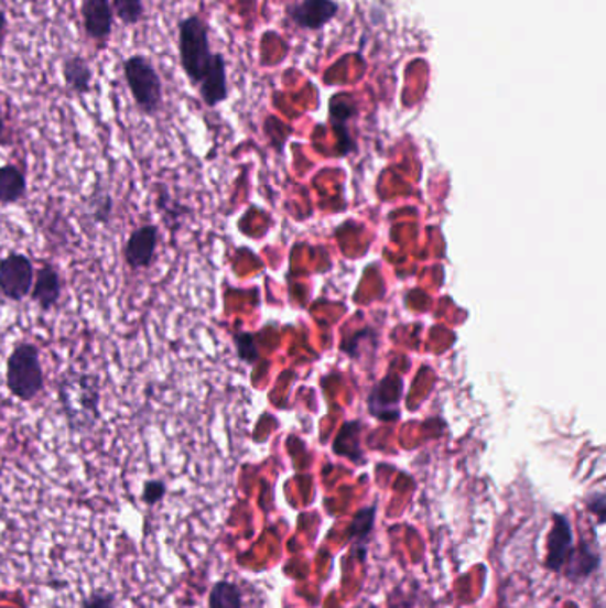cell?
Here are the masks:
<instances>
[{
    "label": "cell",
    "mask_w": 606,
    "mask_h": 608,
    "mask_svg": "<svg viewBox=\"0 0 606 608\" xmlns=\"http://www.w3.org/2000/svg\"><path fill=\"white\" fill-rule=\"evenodd\" d=\"M61 411L74 431H86L100 416V384L97 376L66 372L59 381Z\"/></svg>",
    "instance_id": "1"
},
{
    "label": "cell",
    "mask_w": 606,
    "mask_h": 608,
    "mask_svg": "<svg viewBox=\"0 0 606 608\" xmlns=\"http://www.w3.org/2000/svg\"><path fill=\"white\" fill-rule=\"evenodd\" d=\"M180 65L193 86H198L216 59L208 40V28L198 14H191L178 23Z\"/></svg>",
    "instance_id": "2"
},
{
    "label": "cell",
    "mask_w": 606,
    "mask_h": 608,
    "mask_svg": "<svg viewBox=\"0 0 606 608\" xmlns=\"http://www.w3.org/2000/svg\"><path fill=\"white\" fill-rule=\"evenodd\" d=\"M6 383L11 395L19 401L29 402L36 399L45 387L40 350L31 341H20L8 358Z\"/></svg>",
    "instance_id": "3"
},
{
    "label": "cell",
    "mask_w": 606,
    "mask_h": 608,
    "mask_svg": "<svg viewBox=\"0 0 606 608\" xmlns=\"http://www.w3.org/2000/svg\"><path fill=\"white\" fill-rule=\"evenodd\" d=\"M125 83L132 93L133 101L139 111L147 116L161 111L164 101V86L161 75L156 72L152 61L143 54H133L123 61Z\"/></svg>",
    "instance_id": "4"
},
{
    "label": "cell",
    "mask_w": 606,
    "mask_h": 608,
    "mask_svg": "<svg viewBox=\"0 0 606 608\" xmlns=\"http://www.w3.org/2000/svg\"><path fill=\"white\" fill-rule=\"evenodd\" d=\"M34 282L33 262L22 253H11L0 260V294L10 301H23Z\"/></svg>",
    "instance_id": "5"
},
{
    "label": "cell",
    "mask_w": 606,
    "mask_h": 608,
    "mask_svg": "<svg viewBox=\"0 0 606 608\" xmlns=\"http://www.w3.org/2000/svg\"><path fill=\"white\" fill-rule=\"evenodd\" d=\"M84 33L97 43L98 48H106L115 25V13L110 0H80Z\"/></svg>",
    "instance_id": "6"
},
{
    "label": "cell",
    "mask_w": 606,
    "mask_h": 608,
    "mask_svg": "<svg viewBox=\"0 0 606 608\" xmlns=\"http://www.w3.org/2000/svg\"><path fill=\"white\" fill-rule=\"evenodd\" d=\"M404 392V383L397 373H390L388 378L376 384L372 393L368 397V408L370 413L381 420L399 419V402Z\"/></svg>",
    "instance_id": "7"
},
{
    "label": "cell",
    "mask_w": 606,
    "mask_h": 608,
    "mask_svg": "<svg viewBox=\"0 0 606 608\" xmlns=\"http://www.w3.org/2000/svg\"><path fill=\"white\" fill-rule=\"evenodd\" d=\"M156 242H159L156 226H139L138 230L132 231V236L125 246V262L132 269L150 268L155 257Z\"/></svg>",
    "instance_id": "8"
},
{
    "label": "cell",
    "mask_w": 606,
    "mask_h": 608,
    "mask_svg": "<svg viewBox=\"0 0 606 608\" xmlns=\"http://www.w3.org/2000/svg\"><path fill=\"white\" fill-rule=\"evenodd\" d=\"M574 549L573 530L567 518L555 514L553 526L548 535L547 567L551 572H562Z\"/></svg>",
    "instance_id": "9"
},
{
    "label": "cell",
    "mask_w": 606,
    "mask_h": 608,
    "mask_svg": "<svg viewBox=\"0 0 606 608\" xmlns=\"http://www.w3.org/2000/svg\"><path fill=\"white\" fill-rule=\"evenodd\" d=\"M338 14L335 0H303L290 8L289 17L299 28L318 31Z\"/></svg>",
    "instance_id": "10"
},
{
    "label": "cell",
    "mask_w": 606,
    "mask_h": 608,
    "mask_svg": "<svg viewBox=\"0 0 606 608\" xmlns=\"http://www.w3.org/2000/svg\"><path fill=\"white\" fill-rule=\"evenodd\" d=\"M63 283H61L59 272L52 268L51 263H43L42 268L37 269L34 274L33 289H31V300L40 306V308H54L61 297Z\"/></svg>",
    "instance_id": "11"
},
{
    "label": "cell",
    "mask_w": 606,
    "mask_h": 608,
    "mask_svg": "<svg viewBox=\"0 0 606 608\" xmlns=\"http://www.w3.org/2000/svg\"><path fill=\"white\" fill-rule=\"evenodd\" d=\"M202 100L208 107H216L228 98V75H226V59L223 54L216 52V59L212 63L207 74L198 84Z\"/></svg>",
    "instance_id": "12"
},
{
    "label": "cell",
    "mask_w": 606,
    "mask_h": 608,
    "mask_svg": "<svg viewBox=\"0 0 606 608\" xmlns=\"http://www.w3.org/2000/svg\"><path fill=\"white\" fill-rule=\"evenodd\" d=\"M61 69H63V79H65L69 91L75 93L77 97H86L91 93L95 74H93L91 65L86 57L78 56V54L68 56L63 61Z\"/></svg>",
    "instance_id": "13"
},
{
    "label": "cell",
    "mask_w": 606,
    "mask_h": 608,
    "mask_svg": "<svg viewBox=\"0 0 606 608\" xmlns=\"http://www.w3.org/2000/svg\"><path fill=\"white\" fill-rule=\"evenodd\" d=\"M28 189V182L22 171L13 164L0 166V203L11 205L20 202Z\"/></svg>",
    "instance_id": "14"
},
{
    "label": "cell",
    "mask_w": 606,
    "mask_h": 608,
    "mask_svg": "<svg viewBox=\"0 0 606 608\" xmlns=\"http://www.w3.org/2000/svg\"><path fill=\"white\" fill-rule=\"evenodd\" d=\"M112 13L127 28H133L143 22L147 17V8L143 0H110Z\"/></svg>",
    "instance_id": "15"
},
{
    "label": "cell",
    "mask_w": 606,
    "mask_h": 608,
    "mask_svg": "<svg viewBox=\"0 0 606 608\" xmlns=\"http://www.w3.org/2000/svg\"><path fill=\"white\" fill-rule=\"evenodd\" d=\"M210 608H242V596L239 587L231 582H217L212 587L210 598H208Z\"/></svg>",
    "instance_id": "16"
},
{
    "label": "cell",
    "mask_w": 606,
    "mask_h": 608,
    "mask_svg": "<svg viewBox=\"0 0 606 608\" xmlns=\"http://www.w3.org/2000/svg\"><path fill=\"white\" fill-rule=\"evenodd\" d=\"M374 520H376V509L374 507L364 509L354 517L353 525H350V538H353L354 543H365L367 541L374 526Z\"/></svg>",
    "instance_id": "17"
},
{
    "label": "cell",
    "mask_w": 606,
    "mask_h": 608,
    "mask_svg": "<svg viewBox=\"0 0 606 608\" xmlns=\"http://www.w3.org/2000/svg\"><path fill=\"white\" fill-rule=\"evenodd\" d=\"M165 497V485L162 480H148L143 488V502L147 506H155Z\"/></svg>",
    "instance_id": "18"
},
{
    "label": "cell",
    "mask_w": 606,
    "mask_h": 608,
    "mask_svg": "<svg viewBox=\"0 0 606 608\" xmlns=\"http://www.w3.org/2000/svg\"><path fill=\"white\" fill-rule=\"evenodd\" d=\"M235 341H237V350H239L240 358L249 361V363H253V361L257 360V349H255L253 337L248 335V333H240V335L235 337Z\"/></svg>",
    "instance_id": "19"
},
{
    "label": "cell",
    "mask_w": 606,
    "mask_h": 608,
    "mask_svg": "<svg viewBox=\"0 0 606 608\" xmlns=\"http://www.w3.org/2000/svg\"><path fill=\"white\" fill-rule=\"evenodd\" d=\"M93 216H95V221L101 222V225L109 222L110 216H112V199L109 194H101L100 199L95 203Z\"/></svg>",
    "instance_id": "20"
},
{
    "label": "cell",
    "mask_w": 606,
    "mask_h": 608,
    "mask_svg": "<svg viewBox=\"0 0 606 608\" xmlns=\"http://www.w3.org/2000/svg\"><path fill=\"white\" fill-rule=\"evenodd\" d=\"M115 596L109 593H95L84 599L83 608H115Z\"/></svg>",
    "instance_id": "21"
},
{
    "label": "cell",
    "mask_w": 606,
    "mask_h": 608,
    "mask_svg": "<svg viewBox=\"0 0 606 608\" xmlns=\"http://www.w3.org/2000/svg\"><path fill=\"white\" fill-rule=\"evenodd\" d=\"M6 31H8V13L0 8V45L4 42Z\"/></svg>",
    "instance_id": "22"
},
{
    "label": "cell",
    "mask_w": 606,
    "mask_h": 608,
    "mask_svg": "<svg viewBox=\"0 0 606 608\" xmlns=\"http://www.w3.org/2000/svg\"><path fill=\"white\" fill-rule=\"evenodd\" d=\"M4 129H6L4 111H2V106H0V134L4 132Z\"/></svg>",
    "instance_id": "23"
}]
</instances>
